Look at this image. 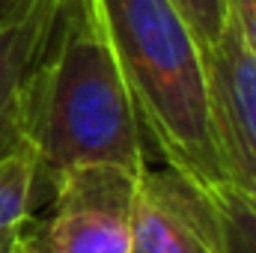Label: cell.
<instances>
[{"instance_id":"cell-7","label":"cell","mask_w":256,"mask_h":253,"mask_svg":"<svg viewBox=\"0 0 256 253\" xmlns=\"http://www.w3.org/2000/svg\"><path fill=\"white\" fill-rule=\"evenodd\" d=\"M208 194L218 224L224 253H256V194L232 182L208 185L202 188Z\"/></svg>"},{"instance_id":"cell-8","label":"cell","mask_w":256,"mask_h":253,"mask_svg":"<svg viewBox=\"0 0 256 253\" xmlns=\"http://www.w3.org/2000/svg\"><path fill=\"white\" fill-rule=\"evenodd\" d=\"M36 206V161L27 149L0 161V242L18 236Z\"/></svg>"},{"instance_id":"cell-2","label":"cell","mask_w":256,"mask_h":253,"mask_svg":"<svg viewBox=\"0 0 256 253\" xmlns=\"http://www.w3.org/2000/svg\"><path fill=\"white\" fill-rule=\"evenodd\" d=\"M143 140L200 188L230 182L206 51L173 0H96Z\"/></svg>"},{"instance_id":"cell-9","label":"cell","mask_w":256,"mask_h":253,"mask_svg":"<svg viewBox=\"0 0 256 253\" xmlns=\"http://www.w3.org/2000/svg\"><path fill=\"white\" fill-rule=\"evenodd\" d=\"M194 27L202 51L214 48L230 24V0H173Z\"/></svg>"},{"instance_id":"cell-10","label":"cell","mask_w":256,"mask_h":253,"mask_svg":"<svg viewBox=\"0 0 256 253\" xmlns=\"http://www.w3.org/2000/svg\"><path fill=\"white\" fill-rule=\"evenodd\" d=\"M230 15L238 24L248 48L256 54V0H230Z\"/></svg>"},{"instance_id":"cell-4","label":"cell","mask_w":256,"mask_h":253,"mask_svg":"<svg viewBox=\"0 0 256 253\" xmlns=\"http://www.w3.org/2000/svg\"><path fill=\"white\" fill-rule=\"evenodd\" d=\"M128 253H224L208 194L173 167H146L137 179Z\"/></svg>"},{"instance_id":"cell-6","label":"cell","mask_w":256,"mask_h":253,"mask_svg":"<svg viewBox=\"0 0 256 253\" xmlns=\"http://www.w3.org/2000/svg\"><path fill=\"white\" fill-rule=\"evenodd\" d=\"M60 0H36L18 21L0 27V161L24 146V96L30 72L39 60Z\"/></svg>"},{"instance_id":"cell-5","label":"cell","mask_w":256,"mask_h":253,"mask_svg":"<svg viewBox=\"0 0 256 253\" xmlns=\"http://www.w3.org/2000/svg\"><path fill=\"white\" fill-rule=\"evenodd\" d=\"M206 72L230 182L256 194V54L232 15L218 45L206 51Z\"/></svg>"},{"instance_id":"cell-11","label":"cell","mask_w":256,"mask_h":253,"mask_svg":"<svg viewBox=\"0 0 256 253\" xmlns=\"http://www.w3.org/2000/svg\"><path fill=\"white\" fill-rule=\"evenodd\" d=\"M33 3H36V0H0V27H6V24L18 21V18H21Z\"/></svg>"},{"instance_id":"cell-1","label":"cell","mask_w":256,"mask_h":253,"mask_svg":"<svg viewBox=\"0 0 256 253\" xmlns=\"http://www.w3.org/2000/svg\"><path fill=\"white\" fill-rule=\"evenodd\" d=\"M24 146L36 161V190L86 164L143 176L146 140L102 27L96 0H60L54 30L30 72Z\"/></svg>"},{"instance_id":"cell-3","label":"cell","mask_w":256,"mask_h":253,"mask_svg":"<svg viewBox=\"0 0 256 253\" xmlns=\"http://www.w3.org/2000/svg\"><path fill=\"white\" fill-rule=\"evenodd\" d=\"M137 179L120 167H72L51 182V212L27 218L15 253H128Z\"/></svg>"}]
</instances>
